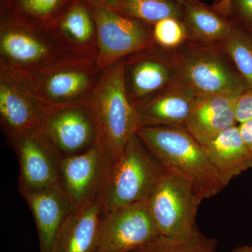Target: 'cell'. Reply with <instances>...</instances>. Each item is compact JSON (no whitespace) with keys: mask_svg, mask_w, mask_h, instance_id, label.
Instances as JSON below:
<instances>
[{"mask_svg":"<svg viewBox=\"0 0 252 252\" xmlns=\"http://www.w3.org/2000/svg\"><path fill=\"white\" fill-rule=\"evenodd\" d=\"M117 12L152 26L164 18L182 19L184 6L173 0H117Z\"/></svg>","mask_w":252,"mask_h":252,"instance_id":"obj_22","label":"cell"},{"mask_svg":"<svg viewBox=\"0 0 252 252\" xmlns=\"http://www.w3.org/2000/svg\"><path fill=\"white\" fill-rule=\"evenodd\" d=\"M233 13L235 21L252 32V0H232L230 15Z\"/></svg>","mask_w":252,"mask_h":252,"instance_id":"obj_27","label":"cell"},{"mask_svg":"<svg viewBox=\"0 0 252 252\" xmlns=\"http://www.w3.org/2000/svg\"><path fill=\"white\" fill-rule=\"evenodd\" d=\"M44 28L64 57L96 61L97 29L89 0H73Z\"/></svg>","mask_w":252,"mask_h":252,"instance_id":"obj_13","label":"cell"},{"mask_svg":"<svg viewBox=\"0 0 252 252\" xmlns=\"http://www.w3.org/2000/svg\"><path fill=\"white\" fill-rule=\"evenodd\" d=\"M217 239L204 235L200 230L186 240L161 236L130 252H220Z\"/></svg>","mask_w":252,"mask_h":252,"instance_id":"obj_25","label":"cell"},{"mask_svg":"<svg viewBox=\"0 0 252 252\" xmlns=\"http://www.w3.org/2000/svg\"><path fill=\"white\" fill-rule=\"evenodd\" d=\"M182 21L190 36L197 41L211 44L223 42L235 25V21L209 9L203 3L184 6Z\"/></svg>","mask_w":252,"mask_h":252,"instance_id":"obj_21","label":"cell"},{"mask_svg":"<svg viewBox=\"0 0 252 252\" xmlns=\"http://www.w3.org/2000/svg\"><path fill=\"white\" fill-rule=\"evenodd\" d=\"M114 162L98 140L85 152L63 158L61 182L76 207L98 200Z\"/></svg>","mask_w":252,"mask_h":252,"instance_id":"obj_11","label":"cell"},{"mask_svg":"<svg viewBox=\"0 0 252 252\" xmlns=\"http://www.w3.org/2000/svg\"><path fill=\"white\" fill-rule=\"evenodd\" d=\"M221 44L237 72L252 89V32L235 21L231 32Z\"/></svg>","mask_w":252,"mask_h":252,"instance_id":"obj_23","label":"cell"},{"mask_svg":"<svg viewBox=\"0 0 252 252\" xmlns=\"http://www.w3.org/2000/svg\"><path fill=\"white\" fill-rule=\"evenodd\" d=\"M136 134L166 171L191 182L201 203L218 195L226 187L203 145L184 127L143 126Z\"/></svg>","mask_w":252,"mask_h":252,"instance_id":"obj_1","label":"cell"},{"mask_svg":"<svg viewBox=\"0 0 252 252\" xmlns=\"http://www.w3.org/2000/svg\"><path fill=\"white\" fill-rule=\"evenodd\" d=\"M167 172L135 134L113 164L99 197L102 215L117 207L147 201Z\"/></svg>","mask_w":252,"mask_h":252,"instance_id":"obj_3","label":"cell"},{"mask_svg":"<svg viewBox=\"0 0 252 252\" xmlns=\"http://www.w3.org/2000/svg\"><path fill=\"white\" fill-rule=\"evenodd\" d=\"M102 70L95 60L63 56L47 67L30 73L43 102L51 107L86 102Z\"/></svg>","mask_w":252,"mask_h":252,"instance_id":"obj_8","label":"cell"},{"mask_svg":"<svg viewBox=\"0 0 252 252\" xmlns=\"http://www.w3.org/2000/svg\"><path fill=\"white\" fill-rule=\"evenodd\" d=\"M231 2L232 0H217L212 9L223 17L228 18L231 14Z\"/></svg>","mask_w":252,"mask_h":252,"instance_id":"obj_30","label":"cell"},{"mask_svg":"<svg viewBox=\"0 0 252 252\" xmlns=\"http://www.w3.org/2000/svg\"><path fill=\"white\" fill-rule=\"evenodd\" d=\"M195 97L191 91L177 82L135 106L140 127L167 126L185 128Z\"/></svg>","mask_w":252,"mask_h":252,"instance_id":"obj_18","label":"cell"},{"mask_svg":"<svg viewBox=\"0 0 252 252\" xmlns=\"http://www.w3.org/2000/svg\"><path fill=\"white\" fill-rule=\"evenodd\" d=\"M21 195L34 217L40 252H49L61 227L78 207L61 182Z\"/></svg>","mask_w":252,"mask_h":252,"instance_id":"obj_16","label":"cell"},{"mask_svg":"<svg viewBox=\"0 0 252 252\" xmlns=\"http://www.w3.org/2000/svg\"><path fill=\"white\" fill-rule=\"evenodd\" d=\"M89 1L105 5V6H109V7H112L114 4H115L117 0H89Z\"/></svg>","mask_w":252,"mask_h":252,"instance_id":"obj_31","label":"cell"},{"mask_svg":"<svg viewBox=\"0 0 252 252\" xmlns=\"http://www.w3.org/2000/svg\"><path fill=\"white\" fill-rule=\"evenodd\" d=\"M19 162L21 193L46 188L61 182L62 157L39 130L11 144Z\"/></svg>","mask_w":252,"mask_h":252,"instance_id":"obj_15","label":"cell"},{"mask_svg":"<svg viewBox=\"0 0 252 252\" xmlns=\"http://www.w3.org/2000/svg\"><path fill=\"white\" fill-rule=\"evenodd\" d=\"M231 252H252V246L245 245V246L238 247L233 249Z\"/></svg>","mask_w":252,"mask_h":252,"instance_id":"obj_33","label":"cell"},{"mask_svg":"<svg viewBox=\"0 0 252 252\" xmlns=\"http://www.w3.org/2000/svg\"><path fill=\"white\" fill-rule=\"evenodd\" d=\"M73 0H1L0 9L9 10L23 18L46 26L57 17Z\"/></svg>","mask_w":252,"mask_h":252,"instance_id":"obj_24","label":"cell"},{"mask_svg":"<svg viewBox=\"0 0 252 252\" xmlns=\"http://www.w3.org/2000/svg\"><path fill=\"white\" fill-rule=\"evenodd\" d=\"M48 110L31 73L0 63V121L10 145L37 130Z\"/></svg>","mask_w":252,"mask_h":252,"instance_id":"obj_6","label":"cell"},{"mask_svg":"<svg viewBox=\"0 0 252 252\" xmlns=\"http://www.w3.org/2000/svg\"><path fill=\"white\" fill-rule=\"evenodd\" d=\"M203 147L226 187L230 181L252 168V154L242 137L238 124L223 131Z\"/></svg>","mask_w":252,"mask_h":252,"instance_id":"obj_20","label":"cell"},{"mask_svg":"<svg viewBox=\"0 0 252 252\" xmlns=\"http://www.w3.org/2000/svg\"><path fill=\"white\" fill-rule=\"evenodd\" d=\"M235 114L238 124L252 120V89H247L240 96L235 107Z\"/></svg>","mask_w":252,"mask_h":252,"instance_id":"obj_28","label":"cell"},{"mask_svg":"<svg viewBox=\"0 0 252 252\" xmlns=\"http://www.w3.org/2000/svg\"><path fill=\"white\" fill-rule=\"evenodd\" d=\"M160 50L156 46L124 59L126 89L135 106L178 82L170 54Z\"/></svg>","mask_w":252,"mask_h":252,"instance_id":"obj_14","label":"cell"},{"mask_svg":"<svg viewBox=\"0 0 252 252\" xmlns=\"http://www.w3.org/2000/svg\"><path fill=\"white\" fill-rule=\"evenodd\" d=\"M147 202L161 236L186 240L198 230L196 216L201 202L185 177L167 172Z\"/></svg>","mask_w":252,"mask_h":252,"instance_id":"obj_7","label":"cell"},{"mask_svg":"<svg viewBox=\"0 0 252 252\" xmlns=\"http://www.w3.org/2000/svg\"><path fill=\"white\" fill-rule=\"evenodd\" d=\"M173 1H177V2L180 3V4L186 6L188 4H201V1L200 0H173Z\"/></svg>","mask_w":252,"mask_h":252,"instance_id":"obj_32","label":"cell"},{"mask_svg":"<svg viewBox=\"0 0 252 252\" xmlns=\"http://www.w3.org/2000/svg\"><path fill=\"white\" fill-rule=\"evenodd\" d=\"M238 126L245 144L252 154V120L240 123Z\"/></svg>","mask_w":252,"mask_h":252,"instance_id":"obj_29","label":"cell"},{"mask_svg":"<svg viewBox=\"0 0 252 252\" xmlns=\"http://www.w3.org/2000/svg\"><path fill=\"white\" fill-rule=\"evenodd\" d=\"M243 93L195 96L185 129L201 145L213 140L223 131L237 125L235 107Z\"/></svg>","mask_w":252,"mask_h":252,"instance_id":"obj_17","label":"cell"},{"mask_svg":"<svg viewBox=\"0 0 252 252\" xmlns=\"http://www.w3.org/2000/svg\"><path fill=\"white\" fill-rule=\"evenodd\" d=\"M86 104L97 127V140L115 161L140 127L137 108L126 89L124 59L102 70Z\"/></svg>","mask_w":252,"mask_h":252,"instance_id":"obj_2","label":"cell"},{"mask_svg":"<svg viewBox=\"0 0 252 252\" xmlns=\"http://www.w3.org/2000/svg\"><path fill=\"white\" fill-rule=\"evenodd\" d=\"M38 130L62 158L85 152L98 140L86 102L49 107Z\"/></svg>","mask_w":252,"mask_h":252,"instance_id":"obj_12","label":"cell"},{"mask_svg":"<svg viewBox=\"0 0 252 252\" xmlns=\"http://www.w3.org/2000/svg\"><path fill=\"white\" fill-rule=\"evenodd\" d=\"M62 57L44 26L0 9V63L34 72Z\"/></svg>","mask_w":252,"mask_h":252,"instance_id":"obj_5","label":"cell"},{"mask_svg":"<svg viewBox=\"0 0 252 252\" xmlns=\"http://www.w3.org/2000/svg\"><path fill=\"white\" fill-rule=\"evenodd\" d=\"M156 46L165 50L177 49L185 44L190 34L181 18H166L152 26Z\"/></svg>","mask_w":252,"mask_h":252,"instance_id":"obj_26","label":"cell"},{"mask_svg":"<svg viewBox=\"0 0 252 252\" xmlns=\"http://www.w3.org/2000/svg\"><path fill=\"white\" fill-rule=\"evenodd\" d=\"M101 217L98 200L77 208L61 227L49 252H99Z\"/></svg>","mask_w":252,"mask_h":252,"instance_id":"obj_19","label":"cell"},{"mask_svg":"<svg viewBox=\"0 0 252 252\" xmlns=\"http://www.w3.org/2000/svg\"><path fill=\"white\" fill-rule=\"evenodd\" d=\"M160 235L147 202L129 204L102 215L99 252H130Z\"/></svg>","mask_w":252,"mask_h":252,"instance_id":"obj_10","label":"cell"},{"mask_svg":"<svg viewBox=\"0 0 252 252\" xmlns=\"http://www.w3.org/2000/svg\"><path fill=\"white\" fill-rule=\"evenodd\" d=\"M211 43H189L170 54L178 83L195 96L243 93L248 86L221 48Z\"/></svg>","mask_w":252,"mask_h":252,"instance_id":"obj_4","label":"cell"},{"mask_svg":"<svg viewBox=\"0 0 252 252\" xmlns=\"http://www.w3.org/2000/svg\"><path fill=\"white\" fill-rule=\"evenodd\" d=\"M97 29V65L101 69L127 56L156 46L152 26L89 1Z\"/></svg>","mask_w":252,"mask_h":252,"instance_id":"obj_9","label":"cell"}]
</instances>
